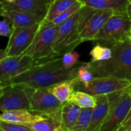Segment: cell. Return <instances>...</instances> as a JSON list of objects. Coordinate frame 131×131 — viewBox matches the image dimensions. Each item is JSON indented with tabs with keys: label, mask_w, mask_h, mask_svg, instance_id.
Instances as JSON below:
<instances>
[{
	"label": "cell",
	"mask_w": 131,
	"mask_h": 131,
	"mask_svg": "<svg viewBox=\"0 0 131 131\" xmlns=\"http://www.w3.org/2000/svg\"><path fill=\"white\" fill-rule=\"evenodd\" d=\"M77 67L66 69L60 56L35 63L31 68L10 81L1 84L3 88L20 85L29 88H47L58 82L76 78Z\"/></svg>",
	"instance_id": "6da1fadb"
},
{
	"label": "cell",
	"mask_w": 131,
	"mask_h": 131,
	"mask_svg": "<svg viewBox=\"0 0 131 131\" xmlns=\"http://www.w3.org/2000/svg\"><path fill=\"white\" fill-rule=\"evenodd\" d=\"M109 45L112 50L110 59L92 63L94 77H113L131 82V41L127 38Z\"/></svg>",
	"instance_id": "7a4b0ae2"
},
{
	"label": "cell",
	"mask_w": 131,
	"mask_h": 131,
	"mask_svg": "<svg viewBox=\"0 0 131 131\" xmlns=\"http://www.w3.org/2000/svg\"><path fill=\"white\" fill-rule=\"evenodd\" d=\"M56 33V25L51 21L43 19L40 24L36 35L23 54L30 56L35 63L48 61L59 57L53 51V43Z\"/></svg>",
	"instance_id": "3957f363"
},
{
	"label": "cell",
	"mask_w": 131,
	"mask_h": 131,
	"mask_svg": "<svg viewBox=\"0 0 131 131\" xmlns=\"http://www.w3.org/2000/svg\"><path fill=\"white\" fill-rule=\"evenodd\" d=\"M115 12L113 9H99L83 5L78 20V33L82 41H93L99 31Z\"/></svg>",
	"instance_id": "277c9868"
},
{
	"label": "cell",
	"mask_w": 131,
	"mask_h": 131,
	"mask_svg": "<svg viewBox=\"0 0 131 131\" xmlns=\"http://www.w3.org/2000/svg\"><path fill=\"white\" fill-rule=\"evenodd\" d=\"M130 88L108 94L110 111L100 131H117L121 127L131 109Z\"/></svg>",
	"instance_id": "5b68a950"
},
{
	"label": "cell",
	"mask_w": 131,
	"mask_h": 131,
	"mask_svg": "<svg viewBox=\"0 0 131 131\" xmlns=\"http://www.w3.org/2000/svg\"><path fill=\"white\" fill-rule=\"evenodd\" d=\"M25 88L29 97L30 111L37 115L52 117L62 122L61 114L64 103L60 102L47 88Z\"/></svg>",
	"instance_id": "8992f818"
},
{
	"label": "cell",
	"mask_w": 131,
	"mask_h": 131,
	"mask_svg": "<svg viewBox=\"0 0 131 131\" xmlns=\"http://www.w3.org/2000/svg\"><path fill=\"white\" fill-rule=\"evenodd\" d=\"M80 8L67 20L56 25L53 51L59 56H62L65 52L72 51L79 44L83 42L80 38L77 28Z\"/></svg>",
	"instance_id": "52a82bcc"
},
{
	"label": "cell",
	"mask_w": 131,
	"mask_h": 131,
	"mask_svg": "<svg viewBox=\"0 0 131 131\" xmlns=\"http://www.w3.org/2000/svg\"><path fill=\"white\" fill-rule=\"evenodd\" d=\"M131 20L125 12H115L95 36L93 41L108 44L123 41L128 38Z\"/></svg>",
	"instance_id": "ba28073f"
},
{
	"label": "cell",
	"mask_w": 131,
	"mask_h": 131,
	"mask_svg": "<svg viewBox=\"0 0 131 131\" xmlns=\"http://www.w3.org/2000/svg\"><path fill=\"white\" fill-rule=\"evenodd\" d=\"M131 87V82L128 80L120 79L113 77H94L86 84L76 81L75 90L87 92L93 96L108 95Z\"/></svg>",
	"instance_id": "9c48e42d"
},
{
	"label": "cell",
	"mask_w": 131,
	"mask_h": 131,
	"mask_svg": "<svg viewBox=\"0 0 131 131\" xmlns=\"http://www.w3.org/2000/svg\"><path fill=\"white\" fill-rule=\"evenodd\" d=\"M39 24H35L27 27H12V32L8 38V41L5 48L7 57L19 56L25 53L32 44Z\"/></svg>",
	"instance_id": "30bf717a"
},
{
	"label": "cell",
	"mask_w": 131,
	"mask_h": 131,
	"mask_svg": "<svg viewBox=\"0 0 131 131\" xmlns=\"http://www.w3.org/2000/svg\"><path fill=\"white\" fill-rule=\"evenodd\" d=\"M29 97L25 87L10 85L4 88L0 96V112L22 110H29Z\"/></svg>",
	"instance_id": "8fae6325"
},
{
	"label": "cell",
	"mask_w": 131,
	"mask_h": 131,
	"mask_svg": "<svg viewBox=\"0 0 131 131\" xmlns=\"http://www.w3.org/2000/svg\"><path fill=\"white\" fill-rule=\"evenodd\" d=\"M35 64L27 54L6 57L0 61V85L25 71Z\"/></svg>",
	"instance_id": "7c38bea8"
},
{
	"label": "cell",
	"mask_w": 131,
	"mask_h": 131,
	"mask_svg": "<svg viewBox=\"0 0 131 131\" xmlns=\"http://www.w3.org/2000/svg\"><path fill=\"white\" fill-rule=\"evenodd\" d=\"M49 0H17L14 2H5V10H15L38 15L45 18Z\"/></svg>",
	"instance_id": "4fadbf2b"
},
{
	"label": "cell",
	"mask_w": 131,
	"mask_h": 131,
	"mask_svg": "<svg viewBox=\"0 0 131 131\" xmlns=\"http://www.w3.org/2000/svg\"><path fill=\"white\" fill-rule=\"evenodd\" d=\"M96 104L93 107L92 118L87 131H100L101 125L110 111V101L107 95H96Z\"/></svg>",
	"instance_id": "5bb4252c"
},
{
	"label": "cell",
	"mask_w": 131,
	"mask_h": 131,
	"mask_svg": "<svg viewBox=\"0 0 131 131\" xmlns=\"http://www.w3.org/2000/svg\"><path fill=\"white\" fill-rule=\"evenodd\" d=\"M2 17L6 19L12 27H27L40 23L45 18L38 15L15 10H4Z\"/></svg>",
	"instance_id": "9a60e30c"
},
{
	"label": "cell",
	"mask_w": 131,
	"mask_h": 131,
	"mask_svg": "<svg viewBox=\"0 0 131 131\" xmlns=\"http://www.w3.org/2000/svg\"><path fill=\"white\" fill-rule=\"evenodd\" d=\"M42 117V116L35 114L29 110H26V109L5 111L0 114L1 120L8 122L25 124V125L33 123L41 119Z\"/></svg>",
	"instance_id": "2e32d148"
},
{
	"label": "cell",
	"mask_w": 131,
	"mask_h": 131,
	"mask_svg": "<svg viewBox=\"0 0 131 131\" xmlns=\"http://www.w3.org/2000/svg\"><path fill=\"white\" fill-rule=\"evenodd\" d=\"M77 78L66 80L58 82L47 88V90L52 93L60 102L66 103L71 100L75 90V85Z\"/></svg>",
	"instance_id": "e0dca14e"
},
{
	"label": "cell",
	"mask_w": 131,
	"mask_h": 131,
	"mask_svg": "<svg viewBox=\"0 0 131 131\" xmlns=\"http://www.w3.org/2000/svg\"><path fill=\"white\" fill-rule=\"evenodd\" d=\"M80 110L81 107L71 101L64 103L61 114L62 130H72L77 121Z\"/></svg>",
	"instance_id": "ac0fdd59"
},
{
	"label": "cell",
	"mask_w": 131,
	"mask_h": 131,
	"mask_svg": "<svg viewBox=\"0 0 131 131\" xmlns=\"http://www.w3.org/2000/svg\"><path fill=\"white\" fill-rule=\"evenodd\" d=\"M129 0H80L83 5L99 9H113L115 12H125Z\"/></svg>",
	"instance_id": "d6986e66"
},
{
	"label": "cell",
	"mask_w": 131,
	"mask_h": 131,
	"mask_svg": "<svg viewBox=\"0 0 131 131\" xmlns=\"http://www.w3.org/2000/svg\"><path fill=\"white\" fill-rule=\"evenodd\" d=\"M32 131H61V121L48 116L42 117L33 123L27 124Z\"/></svg>",
	"instance_id": "ffe728a7"
},
{
	"label": "cell",
	"mask_w": 131,
	"mask_h": 131,
	"mask_svg": "<svg viewBox=\"0 0 131 131\" xmlns=\"http://www.w3.org/2000/svg\"><path fill=\"white\" fill-rule=\"evenodd\" d=\"M80 0H50L45 19L53 21L58 15L63 12Z\"/></svg>",
	"instance_id": "44dd1931"
},
{
	"label": "cell",
	"mask_w": 131,
	"mask_h": 131,
	"mask_svg": "<svg viewBox=\"0 0 131 131\" xmlns=\"http://www.w3.org/2000/svg\"><path fill=\"white\" fill-rule=\"evenodd\" d=\"M71 101L76 104L81 108L83 107H93L96 104V98L95 96L83 91H74Z\"/></svg>",
	"instance_id": "7402d4cb"
},
{
	"label": "cell",
	"mask_w": 131,
	"mask_h": 131,
	"mask_svg": "<svg viewBox=\"0 0 131 131\" xmlns=\"http://www.w3.org/2000/svg\"><path fill=\"white\" fill-rule=\"evenodd\" d=\"M93 107L81 108L79 117L71 131H86L91 123Z\"/></svg>",
	"instance_id": "603a6c76"
},
{
	"label": "cell",
	"mask_w": 131,
	"mask_h": 131,
	"mask_svg": "<svg viewBox=\"0 0 131 131\" xmlns=\"http://www.w3.org/2000/svg\"><path fill=\"white\" fill-rule=\"evenodd\" d=\"M90 54L91 56L90 62L96 63L99 61H103L111 58L112 50L110 47L103 46L100 44H97L92 48Z\"/></svg>",
	"instance_id": "cb8c5ba5"
},
{
	"label": "cell",
	"mask_w": 131,
	"mask_h": 131,
	"mask_svg": "<svg viewBox=\"0 0 131 131\" xmlns=\"http://www.w3.org/2000/svg\"><path fill=\"white\" fill-rule=\"evenodd\" d=\"M92 63H81L77 68V81L83 84L90 83L94 78L91 71Z\"/></svg>",
	"instance_id": "d4e9b609"
},
{
	"label": "cell",
	"mask_w": 131,
	"mask_h": 131,
	"mask_svg": "<svg viewBox=\"0 0 131 131\" xmlns=\"http://www.w3.org/2000/svg\"><path fill=\"white\" fill-rule=\"evenodd\" d=\"M83 5L79 1L78 2H76V4H74L73 6H71L70 8H69L68 9H66V11H64L63 12L60 13L59 15H58L55 18H53V21H51L54 25H59V24L63 23V21H65L66 20H67L69 17H71L77 10H79Z\"/></svg>",
	"instance_id": "484cf974"
},
{
	"label": "cell",
	"mask_w": 131,
	"mask_h": 131,
	"mask_svg": "<svg viewBox=\"0 0 131 131\" xmlns=\"http://www.w3.org/2000/svg\"><path fill=\"white\" fill-rule=\"evenodd\" d=\"M61 58L63 67L66 69H71L77 64L80 59V54L76 51H69L63 54Z\"/></svg>",
	"instance_id": "4316f807"
},
{
	"label": "cell",
	"mask_w": 131,
	"mask_h": 131,
	"mask_svg": "<svg viewBox=\"0 0 131 131\" xmlns=\"http://www.w3.org/2000/svg\"><path fill=\"white\" fill-rule=\"evenodd\" d=\"M0 130L2 131H32L25 124L8 122L0 119Z\"/></svg>",
	"instance_id": "83f0119b"
},
{
	"label": "cell",
	"mask_w": 131,
	"mask_h": 131,
	"mask_svg": "<svg viewBox=\"0 0 131 131\" xmlns=\"http://www.w3.org/2000/svg\"><path fill=\"white\" fill-rule=\"evenodd\" d=\"M12 30L13 28L12 25L6 19L4 18L2 21H0V36L9 38Z\"/></svg>",
	"instance_id": "f1b7e54d"
},
{
	"label": "cell",
	"mask_w": 131,
	"mask_h": 131,
	"mask_svg": "<svg viewBox=\"0 0 131 131\" xmlns=\"http://www.w3.org/2000/svg\"><path fill=\"white\" fill-rule=\"evenodd\" d=\"M131 127V109L130 111V112H129V114H128V115L127 116V117H126V119L124 121V122L122 123V124H121V127L119 128V130H121V131H124L125 129H127V128H128V127Z\"/></svg>",
	"instance_id": "f546056e"
},
{
	"label": "cell",
	"mask_w": 131,
	"mask_h": 131,
	"mask_svg": "<svg viewBox=\"0 0 131 131\" xmlns=\"http://www.w3.org/2000/svg\"><path fill=\"white\" fill-rule=\"evenodd\" d=\"M125 12L128 18L131 20V0H129L128 2L127 3L126 8H125Z\"/></svg>",
	"instance_id": "4dcf8cb0"
},
{
	"label": "cell",
	"mask_w": 131,
	"mask_h": 131,
	"mask_svg": "<svg viewBox=\"0 0 131 131\" xmlns=\"http://www.w3.org/2000/svg\"><path fill=\"white\" fill-rule=\"evenodd\" d=\"M6 57H7V55H6L5 50L0 48V61H1L2 60H3L4 58H5Z\"/></svg>",
	"instance_id": "1f68e13d"
},
{
	"label": "cell",
	"mask_w": 131,
	"mask_h": 131,
	"mask_svg": "<svg viewBox=\"0 0 131 131\" xmlns=\"http://www.w3.org/2000/svg\"><path fill=\"white\" fill-rule=\"evenodd\" d=\"M4 10V3H0V16H2Z\"/></svg>",
	"instance_id": "d6a6232c"
},
{
	"label": "cell",
	"mask_w": 131,
	"mask_h": 131,
	"mask_svg": "<svg viewBox=\"0 0 131 131\" xmlns=\"http://www.w3.org/2000/svg\"><path fill=\"white\" fill-rule=\"evenodd\" d=\"M3 90H4V88H3L2 86L0 85V96L2 95V92H3Z\"/></svg>",
	"instance_id": "836d02e7"
},
{
	"label": "cell",
	"mask_w": 131,
	"mask_h": 131,
	"mask_svg": "<svg viewBox=\"0 0 131 131\" xmlns=\"http://www.w3.org/2000/svg\"><path fill=\"white\" fill-rule=\"evenodd\" d=\"M128 39H129V40L131 41V28H130V31H129V34H128Z\"/></svg>",
	"instance_id": "e575fe53"
},
{
	"label": "cell",
	"mask_w": 131,
	"mask_h": 131,
	"mask_svg": "<svg viewBox=\"0 0 131 131\" xmlns=\"http://www.w3.org/2000/svg\"><path fill=\"white\" fill-rule=\"evenodd\" d=\"M5 1H6V2H14L17 0H5Z\"/></svg>",
	"instance_id": "d590c367"
},
{
	"label": "cell",
	"mask_w": 131,
	"mask_h": 131,
	"mask_svg": "<svg viewBox=\"0 0 131 131\" xmlns=\"http://www.w3.org/2000/svg\"><path fill=\"white\" fill-rule=\"evenodd\" d=\"M124 131H131V127H128V128H127V129H125Z\"/></svg>",
	"instance_id": "8d00e7d4"
},
{
	"label": "cell",
	"mask_w": 131,
	"mask_h": 131,
	"mask_svg": "<svg viewBox=\"0 0 131 131\" xmlns=\"http://www.w3.org/2000/svg\"><path fill=\"white\" fill-rule=\"evenodd\" d=\"M5 2H6L5 0H0V3H5Z\"/></svg>",
	"instance_id": "74e56055"
},
{
	"label": "cell",
	"mask_w": 131,
	"mask_h": 131,
	"mask_svg": "<svg viewBox=\"0 0 131 131\" xmlns=\"http://www.w3.org/2000/svg\"><path fill=\"white\" fill-rule=\"evenodd\" d=\"M130 93H131V87H130Z\"/></svg>",
	"instance_id": "f35d334b"
}]
</instances>
